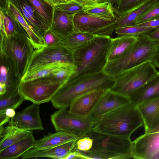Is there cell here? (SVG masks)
Listing matches in <instances>:
<instances>
[{
	"mask_svg": "<svg viewBox=\"0 0 159 159\" xmlns=\"http://www.w3.org/2000/svg\"><path fill=\"white\" fill-rule=\"evenodd\" d=\"M115 82V78L103 71L70 79L54 95L52 103L56 108H67L81 95L95 90L111 89Z\"/></svg>",
	"mask_w": 159,
	"mask_h": 159,
	"instance_id": "cell-1",
	"label": "cell"
},
{
	"mask_svg": "<svg viewBox=\"0 0 159 159\" xmlns=\"http://www.w3.org/2000/svg\"><path fill=\"white\" fill-rule=\"evenodd\" d=\"M143 126V121L139 111L136 105L130 103L102 116L93 129L106 134L130 138L135 130Z\"/></svg>",
	"mask_w": 159,
	"mask_h": 159,
	"instance_id": "cell-2",
	"label": "cell"
},
{
	"mask_svg": "<svg viewBox=\"0 0 159 159\" xmlns=\"http://www.w3.org/2000/svg\"><path fill=\"white\" fill-rule=\"evenodd\" d=\"M159 48V44L147 34L137 35V39L124 55L114 60L108 61L103 70L114 78L123 73L148 62H153Z\"/></svg>",
	"mask_w": 159,
	"mask_h": 159,
	"instance_id": "cell-3",
	"label": "cell"
},
{
	"mask_svg": "<svg viewBox=\"0 0 159 159\" xmlns=\"http://www.w3.org/2000/svg\"><path fill=\"white\" fill-rule=\"evenodd\" d=\"M111 39L110 36L95 35L88 43L73 52L77 70L70 79L103 71L107 62Z\"/></svg>",
	"mask_w": 159,
	"mask_h": 159,
	"instance_id": "cell-4",
	"label": "cell"
},
{
	"mask_svg": "<svg viewBox=\"0 0 159 159\" xmlns=\"http://www.w3.org/2000/svg\"><path fill=\"white\" fill-rule=\"evenodd\" d=\"M84 136L89 137L93 142L89 150H78L85 156L86 159L132 158L133 143L130 138L102 133L95 130L93 128Z\"/></svg>",
	"mask_w": 159,
	"mask_h": 159,
	"instance_id": "cell-5",
	"label": "cell"
},
{
	"mask_svg": "<svg viewBox=\"0 0 159 159\" xmlns=\"http://www.w3.org/2000/svg\"><path fill=\"white\" fill-rule=\"evenodd\" d=\"M0 52L11 58L22 78L25 73L34 48L26 34L7 36L0 34Z\"/></svg>",
	"mask_w": 159,
	"mask_h": 159,
	"instance_id": "cell-6",
	"label": "cell"
},
{
	"mask_svg": "<svg viewBox=\"0 0 159 159\" xmlns=\"http://www.w3.org/2000/svg\"><path fill=\"white\" fill-rule=\"evenodd\" d=\"M156 68L152 62H148L132 68L115 78L110 89L128 98L156 74Z\"/></svg>",
	"mask_w": 159,
	"mask_h": 159,
	"instance_id": "cell-7",
	"label": "cell"
},
{
	"mask_svg": "<svg viewBox=\"0 0 159 159\" xmlns=\"http://www.w3.org/2000/svg\"><path fill=\"white\" fill-rule=\"evenodd\" d=\"M66 83L48 75L21 81L19 91L25 100L40 104L48 102Z\"/></svg>",
	"mask_w": 159,
	"mask_h": 159,
	"instance_id": "cell-8",
	"label": "cell"
},
{
	"mask_svg": "<svg viewBox=\"0 0 159 159\" xmlns=\"http://www.w3.org/2000/svg\"><path fill=\"white\" fill-rule=\"evenodd\" d=\"M119 17L99 16L88 14L82 10L74 16V31L85 32L95 35L110 36L117 27Z\"/></svg>",
	"mask_w": 159,
	"mask_h": 159,
	"instance_id": "cell-9",
	"label": "cell"
},
{
	"mask_svg": "<svg viewBox=\"0 0 159 159\" xmlns=\"http://www.w3.org/2000/svg\"><path fill=\"white\" fill-rule=\"evenodd\" d=\"M67 108L59 109L51 116V121L57 131L74 133L79 138L93 129L94 123L91 120L75 114Z\"/></svg>",
	"mask_w": 159,
	"mask_h": 159,
	"instance_id": "cell-10",
	"label": "cell"
},
{
	"mask_svg": "<svg viewBox=\"0 0 159 159\" xmlns=\"http://www.w3.org/2000/svg\"><path fill=\"white\" fill-rule=\"evenodd\" d=\"M57 61L73 63V52L62 43L56 46L35 49L25 73Z\"/></svg>",
	"mask_w": 159,
	"mask_h": 159,
	"instance_id": "cell-11",
	"label": "cell"
},
{
	"mask_svg": "<svg viewBox=\"0 0 159 159\" xmlns=\"http://www.w3.org/2000/svg\"><path fill=\"white\" fill-rule=\"evenodd\" d=\"M127 97L107 90L101 97L88 118L95 124L102 116L123 106L130 103Z\"/></svg>",
	"mask_w": 159,
	"mask_h": 159,
	"instance_id": "cell-12",
	"label": "cell"
},
{
	"mask_svg": "<svg viewBox=\"0 0 159 159\" xmlns=\"http://www.w3.org/2000/svg\"><path fill=\"white\" fill-rule=\"evenodd\" d=\"M9 124L26 130H44L40 116L39 104L33 103L16 113Z\"/></svg>",
	"mask_w": 159,
	"mask_h": 159,
	"instance_id": "cell-13",
	"label": "cell"
},
{
	"mask_svg": "<svg viewBox=\"0 0 159 159\" xmlns=\"http://www.w3.org/2000/svg\"><path fill=\"white\" fill-rule=\"evenodd\" d=\"M9 2L18 9L34 32L43 42V35L50 27L37 13L29 0H9Z\"/></svg>",
	"mask_w": 159,
	"mask_h": 159,
	"instance_id": "cell-14",
	"label": "cell"
},
{
	"mask_svg": "<svg viewBox=\"0 0 159 159\" xmlns=\"http://www.w3.org/2000/svg\"><path fill=\"white\" fill-rule=\"evenodd\" d=\"M142 116L144 133L159 130V95L136 105Z\"/></svg>",
	"mask_w": 159,
	"mask_h": 159,
	"instance_id": "cell-15",
	"label": "cell"
},
{
	"mask_svg": "<svg viewBox=\"0 0 159 159\" xmlns=\"http://www.w3.org/2000/svg\"><path fill=\"white\" fill-rule=\"evenodd\" d=\"M0 84L5 85L6 93L16 91L19 89L21 78L15 63L11 58L2 52H0Z\"/></svg>",
	"mask_w": 159,
	"mask_h": 159,
	"instance_id": "cell-16",
	"label": "cell"
},
{
	"mask_svg": "<svg viewBox=\"0 0 159 159\" xmlns=\"http://www.w3.org/2000/svg\"><path fill=\"white\" fill-rule=\"evenodd\" d=\"M107 90H95L77 98L70 107L71 112L81 117H88L99 98Z\"/></svg>",
	"mask_w": 159,
	"mask_h": 159,
	"instance_id": "cell-17",
	"label": "cell"
},
{
	"mask_svg": "<svg viewBox=\"0 0 159 159\" xmlns=\"http://www.w3.org/2000/svg\"><path fill=\"white\" fill-rule=\"evenodd\" d=\"M77 140L71 141L60 145L48 148L42 149L31 148L24 153L20 157L23 159L40 157L64 159L73 149Z\"/></svg>",
	"mask_w": 159,
	"mask_h": 159,
	"instance_id": "cell-18",
	"label": "cell"
},
{
	"mask_svg": "<svg viewBox=\"0 0 159 159\" xmlns=\"http://www.w3.org/2000/svg\"><path fill=\"white\" fill-rule=\"evenodd\" d=\"M75 15L55 9L49 29L63 40L74 31V18Z\"/></svg>",
	"mask_w": 159,
	"mask_h": 159,
	"instance_id": "cell-19",
	"label": "cell"
},
{
	"mask_svg": "<svg viewBox=\"0 0 159 159\" xmlns=\"http://www.w3.org/2000/svg\"><path fill=\"white\" fill-rule=\"evenodd\" d=\"M79 138L75 134L66 131H60L54 133H48L36 140L32 148L42 149L54 147L77 140Z\"/></svg>",
	"mask_w": 159,
	"mask_h": 159,
	"instance_id": "cell-20",
	"label": "cell"
},
{
	"mask_svg": "<svg viewBox=\"0 0 159 159\" xmlns=\"http://www.w3.org/2000/svg\"><path fill=\"white\" fill-rule=\"evenodd\" d=\"M159 95V71L146 83L128 97L135 105L147 99Z\"/></svg>",
	"mask_w": 159,
	"mask_h": 159,
	"instance_id": "cell-21",
	"label": "cell"
},
{
	"mask_svg": "<svg viewBox=\"0 0 159 159\" xmlns=\"http://www.w3.org/2000/svg\"><path fill=\"white\" fill-rule=\"evenodd\" d=\"M137 39V35H125L111 38L107 52V62L116 59L124 55Z\"/></svg>",
	"mask_w": 159,
	"mask_h": 159,
	"instance_id": "cell-22",
	"label": "cell"
},
{
	"mask_svg": "<svg viewBox=\"0 0 159 159\" xmlns=\"http://www.w3.org/2000/svg\"><path fill=\"white\" fill-rule=\"evenodd\" d=\"M32 133L31 131L22 129L9 124L5 127L0 126V152Z\"/></svg>",
	"mask_w": 159,
	"mask_h": 159,
	"instance_id": "cell-23",
	"label": "cell"
},
{
	"mask_svg": "<svg viewBox=\"0 0 159 159\" xmlns=\"http://www.w3.org/2000/svg\"><path fill=\"white\" fill-rule=\"evenodd\" d=\"M36 140L33 133L0 152V159H16L32 148Z\"/></svg>",
	"mask_w": 159,
	"mask_h": 159,
	"instance_id": "cell-24",
	"label": "cell"
},
{
	"mask_svg": "<svg viewBox=\"0 0 159 159\" xmlns=\"http://www.w3.org/2000/svg\"><path fill=\"white\" fill-rule=\"evenodd\" d=\"M0 34L7 36L17 33L27 34L22 26L7 10L4 11L0 10Z\"/></svg>",
	"mask_w": 159,
	"mask_h": 159,
	"instance_id": "cell-25",
	"label": "cell"
},
{
	"mask_svg": "<svg viewBox=\"0 0 159 159\" xmlns=\"http://www.w3.org/2000/svg\"><path fill=\"white\" fill-rule=\"evenodd\" d=\"M7 10L25 30L34 49H39L44 47L43 41L34 32L18 9L13 3L9 2Z\"/></svg>",
	"mask_w": 159,
	"mask_h": 159,
	"instance_id": "cell-26",
	"label": "cell"
},
{
	"mask_svg": "<svg viewBox=\"0 0 159 159\" xmlns=\"http://www.w3.org/2000/svg\"><path fill=\"white\" fill-rule=\"evenodd\" d=\"M70 62L57 61L42 66L32 71L26 73L21 79L25 81L49 75L65 67Z\"/></svg>",
	"mask_w": 159,
	"mask_h": 159,
	"instance_id": "cell-27",
	"label": "cell"
},
{
	"mask_svg": "<svg viewBox=\"0 0 159 159\" xmlns=\"http://www.w3.org/2000/svg\"><path fill=\"white\" fill-rule=\"evenodd\" d=\"M95 36L87 32L74 31L64 39L61 43L73 52L88 43Z\"/></svg>",
	"mask_w": 159,
	"mask_h": 159,
	"instance_id": "cell-28",
	"label": "cell"
},
{
	"mask_svg": "<svg viewBox=\"0 0 159 159\" xmlns=\"http://www.w3.org/2000/svg\"><path fill=\"white\" fill-rule=\"evenodd\" d=\"M29 0L37 13L50 28L52 21L54 6L44 0Z\"/></svg>",
	"mask_w": 159,
	"mask_h": 159,
	"instance_id": "cell-29",
	"label": "cell"
},
{
	"mask_svg": "<svg viewBox=\"0 0 159 159\" xmlns=\"http://www.w3.org/2000/svg\"><path fill=\"white\" fill-rule=\"evenodd\" d=\"M157 0L149 2L143 6L130 11L119 17L117 27H121L134 25L141 15Z\"/></svg>",
	"mask_w": 159,
	"mask_h": 159,
	"instance_id": "cell-30",
	"label": "cell"
},
{
	"mask_svg": "<svg viewBox=\"0 0 159 159\" xmlns=\"http://www.w3.org/2000/svg\"><path fill=\"white\" fill-rule=\"evenodd\" d=\"M83 10L88 14L99 16L112 18L118 16L116 15L111 2L98 3L84 7Z\"/></svg>",
	"mask_w": 159,
	"mask_h": 159,
	"instance_id": "cell-31",
	"label": "cell"
},
{
	"mask_svg": "<svg viewBox=\"0 0 159 159\" xmlns=\"http://www.w3.org/2000/svg\"><path fill=\"white\" fill-rule=\"evenodd\" d=\"M25 100L19 89L12 93L0 95V113H5V110L8 108L15 110Z\"/></svg>",
	"mask_w": 159,
	"mask_h": 159,
	"instance_id": "cell-32",
	"label": "cell"
},
{
	"mask_svg": "<svg viewBox=\"0 0 159 159\" xmlns=\"http://www.w3.org/2000/svg\"><path fill=\"white\" fill-rule=\"evenodd\" d=\"M155 0H119L113 6L114 11L119 17Z\"/></svg>",
	"mask_w": 159,
	"mask_h": 159,
	"instance_id": "cell-33",
	"label": "cell"
},
{
	"mask_svg": "<svg viewBox=\"0 0 159 159\" xmlns=\"http://www.w3.org/2000/svg\"><path fill=\"white\" fill-rule=\"evenodd\" d=\"M154 30L152 28L149 27L134 25L117 27L114 32L119 36L125 35L137 36L141 34H148Z\"/></svg>",
	"mask_w": 159,
	"mask_h": 159,
	"instance_id": "cell-34",
	"label": "cell"
},
{
	"mask_svg": "<svg viewBox=\"0 0 159 159\" xmlns=\"http://www.w3.org/2000/svg\"><path fill=\"white\" fill-rule=\"evenodd\" d=\"M77 70V66L74 63H70L62 69L49 75L66 83L76 74Z\"/></svg>",
	"mask_w": 159,
	"mask_h": 159,
	"instance_id": "cell-35",
	"label": "cell"
},
{
	"mask_svg": "<svg viewBox=\"0 0 159 159\" xmlns=\"http://www.w3.org/2000/svg\"><path fill=\"white\" fill-rule=\"evenodd\" d=\"M159 18V0H157L141 15L136 24Z\"/></svg>",
	"mask_w": 159,
	"mask_h": 159,
	"instance_id": "cell-36",
	"label": "cell"
},
{
	"mask_svg": "<svg viewBox=\"0 0 159 159\" xmlns=\"http://www.w3.org/2000/svg\"><path fill=\"white\" fill-rule=\"evenodd\" d=\"M84 7L75 1H72L59 4L54 6V9L67 13L75 15L83 9Z\"/></svg>",
	"mask_w": 159,
	"mask_h": 159,
	"instance_id": "cell-37",
	"label": "cell"
},
{
	"mask_svg": "<svg viewBox=\"0 0 159 159\" xmlns=\"http://www.w3.org/2000/svg\"><path fill=\"white\" fill-rule=\"evenodd\" d=\"M43 40L44 47H51L60 44L62 39L49 29L44 34Z\"/></svg>",
	"mask_w": 159,
	"mask_h": 159,
	"instance_id": "cell-38",
	"label": "cell"
},
{
	"mask_svg": "<svg viewBox=\"0 0 159 159\" xmlns=\"http://www.w3.org/2000/svg\"><path fill=\"white\" fill-rule=\"evenodd\" d=\"M93 140L90 137L84 136L79 138L76 142L74 149L81 151H86L89 150L92 148Z\"/></svg>",
	"mask_w": 159,
	"mask_h": 159,
	"instance_id": "cell-39",
	"label": "cell"
},
{
	"mask_svg": "<svg viewBox=\"0 0 159 159\" xmlns=\"http://www.w3.org/2000/svg\"><path fill=\"white\" fill-rule=\"evenodd\" d=\"M135 25L143 27H149L154 30L159 29V18L156 19Z\"/></svg>",
	"mask_w": 159,
	"mask_h": 159,
	"instance_id": "cell-40",
	"label": "cell"
},
{
	"mask_svg": "<svg viewBox=\"0 0 159 159\" xmlns=\"http://www.w3.org/2000/svg\"><path fill=\"white\" fill-rule=\"evenodd\" d=\"M86 159L84 155L78 150L74 149L64 159Z\"/></svg>",
	"mask_w": 159,
	"mask_h": 159,
	"instance_id": "cell-41",
	"label": "cell"
},
{
	"mask_svg": "<svg viewBox=\"0 0 159 159\" xmlns=\"http://www.w3.org/2000/svg\"><path fill=\"white\" fill-rule=\"evenodd\" d=\"M83 7L91 6L98 3V0H73Z\"/></svg>",
	"mask_w": 159,
	"mask_h": 159,
	"instance_id": "cell-42",
	"label": "cell"
},
{
	"mask_svg": "<svg viewBox=\"0 0 159 159\" xmlns=\"http://www.w3.org/2000/svg\"><path fill=\"white\" fill-rule=\"evenodd\" d=\"M147 34L151 38L159 44V29L154 30Z\"/></svg>",
	"mask_w": 159,
	"mask_h": 159,
	"instance_id": "cell-43",
	"label": "cell"
},
{
	"mask_svg": "<svg viewBox=\"0 0 159 159\" xmlns=\"http://www.w3.org/2000/svg\"><path fill=\"white\" fill-rule=\"evenodd\" d=\"M10 117L7 116L5 113H0V126H3L10 120Z\"/></svg>",
	"mask_w": 159,
	"mask_h": 159,
	"instance_id": "cell-44",
	"label": "cell"
},
{
	"mask_svg": "<svg viewBox=\"0 0 159 159\" xmlns=\"http://www.w3.org/2000/svg\"><path fill=\"white\" fill-rule=\"evenodd\" d=\"M9 5V0H0V10L4 11L7 10Z\"/></svg>",
	"mask_w": 159,
	"mask_h": 159,
	"instance_id": "cell-45",
	"label": "cell"
},
{
	"mask_svg": "<svg viewBox=\"0 0 159 159\" xmlns=\"http://www.w3.org/2000/svg\"><path fill=\"white\" fill-rule=\"evenodd\" d=\"M5 113L7 116L11 118L13 117L16 114L15 110L10 108H7L5 110Z\"/></svg>",
	"mask_w": 159,
	"mask_h": 159,
	"instance_id": "cell-46",
	"label": "cell"
},
{
	"mask_svg": "<svg viewBox=\"0 0 159 159\" xmlns=\"http://www.w3.org/2000/svg\"><path fill=\"white\" fill-rule=\"evenodd\" d=\"M53 6L65 2L61 0H44Z\"/></svg>",
	"mask_w": 159,
	"mask_h": 159,
	"instance_id": "cell-47",
	"label": "cell"
},
{
	"mask_svg": "<svg viewBox=\"0 0 159 159\" xmlns=\"http://www.w3.org/2000/svg\"><path fill=\"white\" fill-rule=\"evenodd\" d=\"M153 63L156 67L159 68V48Z\"/></svg>",
	"mask_w": 159,
	"mask_h": 159,
	"instance_id": "cell-48",
	"label": "cell"
},
{
	"mask_svg": "<svg viewBox=\"0 0 159 159\" xmlns=\"http://www.w3.org/2000/svg\"><path fill=\"white\" fill-rule=\"evenodd\" d=\"M0 95L4 94L6 92V88L4 84H0Z\"/></svg>",
	"mask_w": 159,
	"mask_h": 159,
	"instance_id": "cell-49",
	"label": "cell"
},
{
	"mask_svg": "<svg viewBox=\"0 0 159 159\" xmlns=\"http://www.w3.org/2000/svg\"><path fill=\"white\" fill-rule=\"evenodd\" d=\"M112 0H98V3L106 2H111Z\"/></svg>",
	"mask_w": 159,
	"mask_h": 159,
	"instance_id": "cell-50",
	"label": "cell"
},
{
	"mask_svg": "<svg viewBox=\"0 0 159 159\" xmlns=\"http://www.w3.org/2000/svg\"><path fill=\"white\" fill-rule=\"evenodd\" d=\"M119 0H112L111 3L113 6Z\"/></svg>",
	"mask_w": 159,
	"mask_h": 159,
	"instance_id": "cell-51",
	"label": "cell"
},
{
	"mask_svg": "<svg viewBox=\"0 0 159 159\" xmlns=\"http://www.w3.org/2000/svg\"><path fill=\"white\" fill-rule=\"evenodd\" d=\"M62 0V1H63V2H68L67 0Z\"/></svg>",
	"mask_w": 159,
	"mask_h": 159,
	"instance_id": "cell-52",
	"label": "cell"
},
{
	"mask_svg": "<svg viewBox=\"0 0 159 159\" xmlns=\"http://www.w3.org/2000/svg\"><path fill=\"white\" fill-rule=\"evenodd\" d=\"M68 2H70V1H72V0H67Z\"/></svg>",
	"mask_w": 159,
	"mask_h": 159,
	"instance_id": "cell-53",
	"label": "cell"
},
{
	"mask_svg": "<svg viewBox=\"0 0 159 159\" xmlns=\"http://www.w3.org/2000/svg\"><path fill=\"white\" fill-rule=\"evenodd\" d=\"M159 156L158 157L157 159H158V158H159Z\"/></svg>",
	"mask_w": 159,
	"mask_h": 159,
	"instance_id": "cell-54",
	"label": "cell"
},
{
	"mask_svg": "<svg viewBox=\"0 0 159 159\" xmlns=\"http://www.w3.org/2000/svg\"><path fill=\"white\" fill-rule=\"evenodd\" d=\"M158 159H159V158H158Z\"/></svg>",
	"mask_w": 159,
	"mask_h": 159,
	"instance_id": "cell-55",
	"label": "cell"
}]
</instances>
